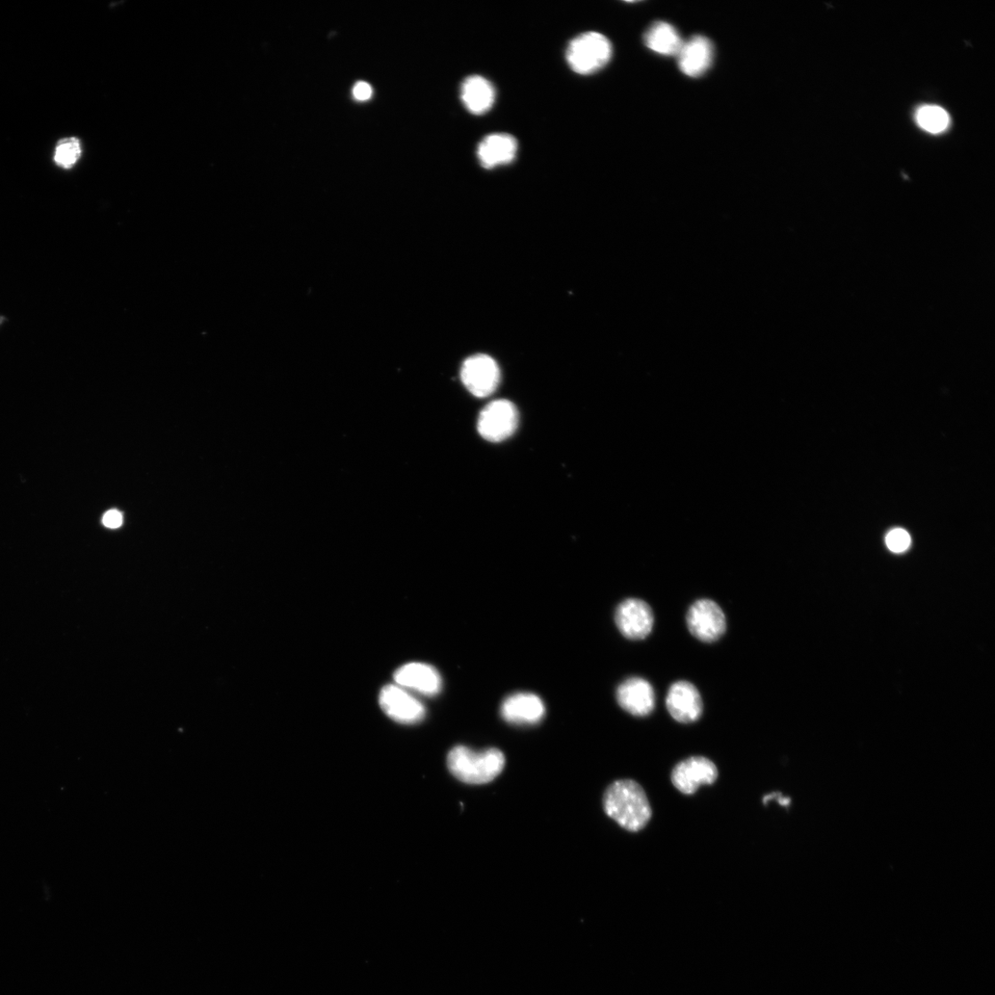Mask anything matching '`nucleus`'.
<instances>
[{
	"instance_id": "obj_14",
	"label": "nucleus",
	"mask_w": 995,
	"mask_h": 995,
	"mask_svg": "<svg viewBox=\"0 0 995 995\" xmlns=\"http://www.w3.org/2000/svg\"><path fill=\"white\" fill-rule=\"evenodd\" d=\"M676 57L680 70L689 77H697L711 67L714 46L708 38L693 36L684 43Z\"/></svg>"
},
{
	"instance_id": "obj_2",
	"label": "nucleus",
	"mask_w": 995,
	"mask_h": 995,
	"mask_svg": "<svg viewBox=\"0 0 995 995\" xmlns=\"http://www.w3.org/2000/svg\"><path fill=\"white\" fill-rule=\"evenodd\" d=\"M448 766L450 773L465 783L485 784L502 773L506 756L497 748L475 751L457 746L449 754Z\"/></svg>"
},
{
	"instance_id": "obj_19",
	"label": "nucleus",
	"mask_w": 995,
	"mask_h": 995,
	"mask_svg": "<svg viewBox=\"0 0 995 995\" xmlns=\"http://www.w3.org/2000/svg\"><path fill=\"white\" fill-rule=\"evenodd\" d=\"M82 144L80 140L74 137L66 138L58 143L55 150V162L64 169L72 168L82 156Z\"/></svg>"
},
{
	"instance_id": "obj_3",
	"label": "nucleus",
	"mask_w": 995,
	"mask_h": 995,
	"mask_svg": "<svg viewBox=\"0 0 995 995\" xmlns=\"http://www.w3.org/2000/svg\"><path fill=\"white\" fill-rule=\"evenodd\" d=\"M613 49L603 35L588 32L575 37L569 44L566 60L570 68L580 75H590L611 61Z\"/></svg>"
},
{
	"instance_id": "obj_17",
	"label": "nucleus",
	"mask_w": 995,
	"mask_h": 995,
	"mask_svg": "<svg viewBox=\"0 0 995 995\" xmlns=\"http://www.w3.org/2000/svg\"><path fill=\"white\" fill-rule=\"evenodd\" d=\"M644 43L648 48L658 54L676 57L684 42L671 24L659 21L653 23L647 30Z\"/></svg>"
},
{
	"instance_id": "obj_10",
	"label": "nucleus",
	"mask_w": 995,
	"mask_h": 995,
	"mask_svg": "<svg viewBox=\"0 0 995 995\" xmlns=\"http://www.w3.org/2000/svg\"><path fill=\"white\" fill-rule=\"evenodd\" d=\"M617 700L623 710L635 716H647L656 707V694L647 680L626 679L617 691Z\"/></svg>"
},
{
	"instance_id": "obj_4",
	"label": "nucleus",
	"mask_w": 995,
	"mask_h": 995,
	"mask_svg": "<svg viewBox=\"0 0 995 995\" xmlns=\"http://www.w3.org/2000/svg\"><path fill=\"white\" fill-rule=\"evenodd\" d=\"M461 380L471 394L478 398H486L490 396L499 385L501 371L491 357L478 354L464 361Z\"/></svg>"
},
{
	"instance_id": "obj_12",
	"label": "nucleus",
	"mask_w": 995,
	"mask_h": 995,
	"mask_svg": "<svg viewBox=\"0 0 995 995\" xmlns=\"http://www.w3.org/2000/svg\"><path fill=\"white\" fill-rule=\"evenodd\" d=\"M397 685L418 693L434 696L442 686L441 676L433 667L424 663H409L394 674Z\"/></svg>"
},
{
	"instance_id": "obj_6",
	"label": "nucleus",
	"mask_w": 995,
	"mask_h": 995,
	"mask_svg": "<svg viewBox=\"0 0 995 995\" xmlns=\"http://www.w3.org/2000/svg\"><path fill=\"white\" fill-rule=\"evenodd\" d=\"M687 624L691 634L703 643L718 641L726 630L724 613L709 599L695 602L688 611Z\"/></svg>"
},
{
	"instance_id": "obj_13",
	"label": "nucleus",
	"mask_w": 995,
	"mask_h": 995,
	"mask_svg": "<svg viewBox=\"0 0 995 995\" xmlns=\"http://www.w3.org/2000/svg\"><path fill=\"white\" fill-rule=\"evenodd\" d=\"M503 718L514 724H535L545 716L546 707L536 694L520 692L509 696L502 704Z\"/></svg>"
},
{
	"instance_id": "obj_8",
	"label": "nucleus",
	"mask_w": 995,
	"mask_h": 995,
	"mask_svg": "<svg viewBox=\"0 0 995 995\" xmlns=\"http://www.w3.org/2000/svg\"><path fill=\"white\" fill-rule=\"evenodd\" d=\"M615 621L626 638L638 641L645 639L651 634L654 618L651 609L644 601L630 598L619 605Z\"/></svg>"
},
{
	"instance_id": "obj_18",
	"label": "nucleus",
	"mask_w": 995,
	"mask_h": 995,
	"mask_svg": "<svg viewBox=\"0 0 995 995\" xmlns=\"http://www.w3.org/2000/svg\"><path fill=\"white\" fill-rule=\"evenodd\" d=\"M916 121L927 133L938 134L945 131L951 117L945 109L937 106H924L916 113Z\"/></svg>"
},
{
	"instance_id": "obj_21",
	"label": "nucleus",
	"mask_w": 995,
	"mask_h": 995,
	"mask_svg": "<svg viewBox=\"0 0 995 995\" xmlns=\"http://www.w3.org/2000/svg\"><path fill=\"white\" fill-rule=\"evenodd\" d=\"M352 96L358 101H368L373 96V88L368 83L359 82L352 89Z\"/></svg>"
},
{
	"instance_id": "obj_11",
	"label": "nucleus",
	"mask_w": 995,
	"mask_h": 995,
	"mask_svg": "<svg viewBox=\"0 0 995 995\" xmlns=\"http://www.w3.org/2000/svg\"><path fill=\"white\" fill-rule=\"evenodd\" d=\"M667 707L671 716L683 724L698 721L703 708L699 691L688 682H677L670 687Z\"/></svg>"
},
{
	"instance_id": "obj_1",
	"label": "nucleus",
	"mask_w": 995,
	"mask_h": 995,
	"mask_svg": "<svg viewBox=\"0 0 995 995\" xmlns=\"http://www.w3.org/2000/svg\"><path fill=\"white\" fill-rule=\"evenodd\" d=\"M607 815L628 831L643 829L651 818V809L641 785L632 780L617 781L604 797Z\"/></svg>"
},
{
	"instance_id": "obj_9",
	"label": "nucleus",
	"mask_w": 995,
	"mask_h": 995,
	"mask_svg": "<svg viewBox=\"0 0 995 995\" xmlns=\"http://www.w3.org/2000/svg\"><path fill=\"white\" fill-rule=\"evenodd\" d=\"M718 777L716 764L703 756H692L675 766L674 787L684 795L694 794L702 785L713 784Z\"/></svg>"
},
{
	"instance_id": "obj_23",
	"label": "nucleus",
	"mask_w": 995,
	"mask_h": 995,
	"mask_svg": "<svg viewBox=\"0 0 995 995\" xmlns=\"http://www.w3.org/2000/svg\"><path fill=\"white\" fill-rule=\"evenodd\" d=\"M773 799H777L779 804L781 805H789L790 804V799L782 797L781 794L777 793L766 796L764 799V803L767 805V803Z\"/></svg>"
},
{
	"instance_id": "obj_20",
	"label": "nucleus",
	"mask_w": 995,
	"mask_h": 995,
	"mask_svg": "<svg viewBox=\"0 0 995 995\" xmlns=\"http://www.w3.org/2000/svg\"><path fill=\"white\" fill-rule=\"evenodd\" d=\"M886 543L890 551L895 554H902L909 548L910 545V537L908 532L903 530H894L888 533Z\"/></svg>"
},
{
	"instance_id": "obj_22",
	"label": "nucleus",
	"mask_w": 995,
	"mask_h": 995,
	"mask_svg": "<svg viewBox=\"0 0 995 995\" xmlns=\"http://www.w3.org/2000/svg\"><path fill=\"white\" fill-rule=\"evenodd\" d=\"M123 522L122 514L117 510L108 512L102 517V523L104 527L116 530L121 527Z\"/></svg>"
},
{
	"instance_id": "obj_16",
	"label": "nucleus",
	"mask_w": 995,
	"mask_h": 995,
	"mask_svg": "<svg viewBox=\"0 0 995 995\" xmlns=\"http://www.w3.org/2000/svg\"><path fill=\"white\" fill-rule=\"evenodd\" d=\"M495 96L494 86L481 76H470L461 85L460 97L464 106L475 116H481L489 111L493 107Z\"/></svg>"
},
{
	"instance_id": "obj_7",
	"label": "nucleus",
	"mask_w": 995,
	"mask_h": 995,
	"mask_svg": "<svg viewBox=\"0 0 995 995\" xmlns=\"http://www.w3.org/2000/svg\"><path fill=\"white\" fill-rule=\"evenodd\" d=\"M379 704L387 716L401 724H417L426 716L425 705L399 685L384 687L379 695Z\"/></svg>"
},
{
	"instance_id": "obj_5",
	"label": "nucleus",
	"mask_w": 995,
	"mask_h": 995,
	"mask_svg": "<svg viewBox=\"0 0 995 995\" xmlns=\"http://www.w3.org/2000/svg\"><path fill=\"white\" fill-rule=\"evenodd\" d=\"M518 411L515 406L506 400L488 404L481 412L478 430L487 441H502L512 436L518 426Z\"/></svg>"
},
{
	"instance_id": "obj_15",
	"label": "nucleus",
	"mask_w": 995,
	"mask_h": 995,
	"mask_svg": "<svg viewBox=\"0 0 995 995\" xmlns=\"http://www.w3.org/2000/svg\"><path fill=\"white\" fill-rule=\"evenodd\" d=\"M517 141L506 133L490 134L478 147V158L485 169L511 164L516 157Z\"/></svg>"
}]
</instances>
